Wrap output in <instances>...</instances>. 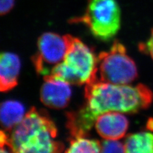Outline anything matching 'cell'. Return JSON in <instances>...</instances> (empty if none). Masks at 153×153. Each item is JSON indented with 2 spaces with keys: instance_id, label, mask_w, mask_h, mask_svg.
Returning <instances> with one entry per match:
<instances>
[{
  "instance_id": "5bb4252c",
  "label": "cell",
  "mask_w": 153,
  "mask_h": 153,
  "mask_svg": "<svg viewBox=\"0 0 153 153\" xmlns=\"http://www.w3.org/2000/svg\"><path fill=\"white\" fill-rule=\"evenodd\" d=\"M12 152L10 136L8 135L6 132L0 130V152Z\"/></svg>"
},
{
  "instance_id": "2e32d148",
  "label": "cell",
  "mask_w": 153,
  "mask_h": 153,
  "mask_svg": "<svg viewBox=\"0 0 153 153\" xmlns=\"http://www.w3.org/2000/svg\"><path fill=\"white\" fill-rule=\"evenodd\" d=\"M16 0H0V16L6 15L15 5Z\"/></svg>"
},
{
  "instance_id": "3957f363",
  "label": "cell",
  "mask_w": 153,
  "mask_h": 153,
  "mask_svg": "<svg viewBox=\"0 0 153 153\" xmlns=\"http://www.w3.org/2000/svg\"><path fill=\"white\" fill-rule=\"evenodd\" d=\"M68 38V51L63 61L47 76L77 85L97 80L98 57L91 48L79 38L70 35Z\"/></svg>"
},
{
  "instance_id": "8992f818",
  "label": "cell",
  "mask_w": 153,
  "mask_h": 153,
  "mask_svg": "<svg viewBox=\"0 0 153 153\" xmlns=\"http://www.w3.org/2000/svg\"><path fill=\"white\" fill-rule=\"evenodd\" d=\"M68 35L61 36L47 32L38 40L37 52L31 57L36 73L43 76L51 75L52 70L63 61L68 51Z\"/></svg>"
},
{
  "instance_id": "7c38bea8",
  "label": "cell",
  "mask_w": 153,
  "mask_h": 153,
  "mask_svg": "<svg viewBox=\"0 0 153 153\" xmlns=\"http://www.w3.org/2000/svg\"><path fill=\"white\" fill-rule=\"evenodd\" d=\"M66 152H100L102 143L98 140L89 138L87 137L71 138Z\"/></svg>"
},
{
  "instance_id": "6da1fadb",
  "label": "cell",
  "mask_w": 153,
  "mask_h": 153,
  "mask_svg": "<svg viewBox=\"0 0 153 153\" xmlns=\"http://www.w3.org/2000/svg\"><path fill=\"white\" fill-rule=\"evenodd\" d=\"M85 102L77 111L66 114L71 138L87 137L98 117L107 112L135 114L150 107L152 91L144 84L118 85L97 80L86 84Z\"/></svg>"
},
{
  "instance_id": "7a4b0ae2",
  "label": "cell",
  "mask_w": 153,
  "mask_h": 153,
  "mask_svg": "<svg viewBox=\"0 0 153 153\" xmlns=\"http://www.w3.org/2000/svg\"><path fill=\"white\" fill-rule=\"evenodd\" d=\"M57 129L45 111L32 107L12 130L13 152H61L65 146L56 140Z\"/></svg>"
},
{
  "instance_id": "4fadbf2b",
  "label": "cell",
  "mask_w": 153,
  "mask_h": 153,
  "mask_svg": "<svg viewBox=\"0 0 153 153\" xmlns=\"http://www.w3.org/2000/svg\"><path fill=\"white\" fill-rule=\"evenodd\" d=\"M102 152H125L124 143L118 140H105L102 143Z\"/></svg>"
},
{
  "instance_id": "5b68a950",
  "label": "cell",
  "mask_w": 153,
  "mask_h": 153,
  "mask_svg": "<svg viewBox=\"0 0 153 153\" xmlns=\"http://www.w3.org/2000/svg\"><path fill=\"white\" fill-rule=\"evenodd\" d=\"M98 72L105 82L118 85L130 84L138 77L135 62L127 54L126 47L116 41L108 51L98 56Z\"/></svg>"
},
{
  "instance_id": "30bf717a",
  "label": "cell",
  "mask_w": 153,
  "mask_h": 153,
  "mask_svg": "<svg viewBox=\"0 0 153 153\" xmlns=\"http://www.w3.org/2000/svg\"><path fill=\"white\" fill-rule=\"evenodd\" d=\"M25 107L16 100H7L0 103V126L7 131H12L25 116Z\"/></svg>"
},
{
  "instance_id": "52a82bcc",
  "label": "cell",
  "mask_w": 153,
  "mask_h": 153,
  "mask_svg": "<svg viewBox=\"0 0 153 153\" xmlns=\"http://www.w3.org/2000/svg\"><path fill=\"white\" fill-rule=\"evenodd\" d=\"M45 82L40 90V100L47 107L62 109L68 106L71 97L70 84L63 80L44 76Z\"/></svg>"
},
{
  "instance_id": "e0dca14e",
  "label": "cell",
  "mask_w": 153,
  "mask_h": 153,
  "mask_svg": "<svg viewBox=\"0 0 153 153\" xmlns=\"http://www.w3.org/2000/svg\"><path fill=\"white\" fill-rule=\"evenodd\" d=\"M147 128L151 131H153V118L149 119L147 123Z\"/></svg>"
},
{
  "instance_id": "8fae6325",
  "label": "cell",
  "mask_w": 153,
  "mask_h": 153,
  "mask_svg": "<svg viewBox=\"0 0 153 153\" xmlns=\"http://www.w3.org/2000/svg\"><path fill=\"white\" fill-rule=\"evenodd\" d=\"M124 145L125 152L153 153V133L151 131L130 134Z\"/></svg>"
},
{
  "instance_id": "ba28073f",
  "label": "cell",
  "mask_w": 153,
  "mask_h": 153,
  "mask_svg": "<svg viewBox=\"0 0 153 153\" xmlns=\"http://www.w3.org/2000/svg\"><path fill=\"white\" fill-rule=\"evenodd\" d=\"M94 126L99 135L105 140H119L126 135L129 121L123 113L107 112L98 117Z\"/></svg>"
},
{
  "instance_id": "9a60e30c",
  "label": "cell",
  "mask_w": 153,
  "mask_h": 153,
  "mask_svg": "<svg viewBox=\"0 0 153 153\" xmlns=\"http://www.w3.org/2000/svg\"><path fill=\"white\" fill-rule=\"evenodd\" d=\"M140 50L151 56L153 60V28L151 31L150 36L146 43H142L139 45Z\"/></svg>"
},
{
  "instance_id": "277c9868",
  "label": "cell",
  "mask_w": 153,
  "mask_h": 153,
  "mask_svg": "<svg viewBox=\"0 0 153 153\" xmlns=\"http://www.w3.org/2000/svg\"><path fill=\"white\" fill-rule=\"evenodd\" d=\"M121 21V9L116 0H88L83 15L69 20L71 24H84L95 38L103 42L117 34Z\"/></svg>"
},
{
  "instance_id": "9c48e42d",
  "label": "cell",
  "mask_w": 153,
  "mask_h": 153,
  "mask_svg": "<svg viewBox=\"0 0 153 153\" xmlns=\"http://www.w3.org/2000/svg\"><path fill=\"white\" fill-rule=\"evenodd\" d=\"M21 68V60L17 54L0 53V92H8L16 87Z\"/></svg>"
}]
</instances>
